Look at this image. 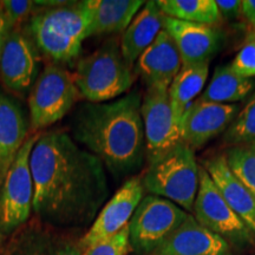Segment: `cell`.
Here are the masks:
<instances>
[{
	"instance_id": "obj_1",
	"label": "cell",
	"mask_w": 255,
	"mask_h": 255,
	"mask_svg": "<svg viewBox=\"0 0 255 255\" xmlns=\"http://www.w3.org/2000/svg\"><path fill=\"white\" fill-rule=\"evenodd\" d=\"M33 213L59 229L95 221L110 194L105 167L63 129L41 131L32 149Z\"/></svg>"
},
{
	"instance_id": "obj_2",
	"label": "cell",
	"mask_w": 255,
	"mask_h": 255,
	"mask_svg": "<svg viewBox=\"0 0 255 255\" xmlns=\"http://www.w3.org/2000/svg\"><path fill=\"white\" fill-rule=\"evenodd\" d=\"M142 98L135 90L105 103L84 102L70 120L73 141L101 159L116 180L136 176L146 161Z\"/></svg>"
},
{
	"instance_id": "obj_3",
	"label": "cell",
	"mask_w": 255,
	"mask_h": 255,
	"mask_svg": "<svg viewBox=\"0 0 255 255\" xmlns=\"http://www.w3.org/2000/svg\"><path fill=\"white\" fill-rule=\"evenodd\" d=\"M91 23V0L58 1L32 15L21 27L43 58L65 66L81 55Z\"/></svg>"
},
{
	"instance_id": "obj_4",
	"label": "cell",
	"mask_w": 255,
	"mask_h": 255,
	"mask_svg": "<svg viewBox=\"0 0 255 255\" xmlns=\"http://www.w3.org/2000/svg\"><path fill=\"white\" fill-rule=\"evenodd\" d=\"M82 100L89 103H105L122 97L131 89L135 73L124 60L116 39L77 62L73 72Z\"/></svg>"
},
{
	"instance_id": "obj_5",
	"label": "cell",
	"mask_w": 255,
	"mask_h": 255,
	"mask_svg": "<svg viewBox=\"0 0 255 255\" xmlns=\"http://www.w3.org/2000/svg\"><path fill=\"white\" fill-rule=\"evenodd\" d=\"M145 193L169 200L193 213L200 183V165L194 150L181 143L173 151L149 165L142 176Z\"/></svg>"
},
{
	"instance_id": "obj_6",
	"label": "cell",
	"mask_w": 255,
	"mask_h": 255,
	"mask_svg": "<svg viewBox=\"0 0 255 255\" xmlns=\"http://www.w3.org/2000/svg\"><path fill=\"white\" fill-rule=\"evenodd\" d=\"M73 73L47 63L27 96L30 130L33 133L59 122L81 100Z\"/></svg>"
},
{
	"instance_id": "obj_7",
	"label": "cell",
	"mask_w": 255,
	"mask_h": 255,
	"mask_svg": "<svg viewBox=\"0 0 255 255\" xmlns=\"http://www.w3.org/2000/svg\"><path fill=\"white\" fill-rule=\"evenodd\" d=\"M40 132L27 137L0 187V239H8L23 228L33 210V178L30 157Z\"/></svg>"
},
{
	"instance_id": "obj_8",
	"label": "cell",
	"mask_w": 255,
	"mask_h": 255,
	"mask_svg": "<svg viewBox=\"0 0 255 255\" xmlns=\"http://www.w3.org/2000/svg\"><path fill=\"white\" fill-rule=\"evenodd\" d=\"M189 213L155 195L143 197L129 222V240L136 255H149L180 228Z\"/></svg>"
},
{
	"instance_id": "obj_9",
	"label": "cell",
	"mask_w": 255,
	"mask_h": 255,
	"mask_svg": "<svg viewBox=\"0 0 255 255\" xmlns=\"http://www.w3.org/2000/svg\"><path fill=\"white\" fill-rule=\"evenodd\" d=\"M193 213L201 226L223 239L231 247L247 250L254 246L253 233L227 205L202 165Z\"/></svg>"
},
{
	"instance_id": "obj_10",
	"label": "cell",
	"mask_w": 255,
	"mask_h": 255,
	"mask_svg": "<svg viewBox=\"0 0 255 255\" xmlns=\"http://www.w3.org/2000/svg\"><path fill=\"white\" fill-rule=\"evenodd\" d=\"M141 114L149 167L165 157L183 141L181 127L171 110L168 90L146 89L142 98Z\"/></svg>"
},
{
	"instance_id": "obj_11",
	"label": "cell",
	"mask_w": 255,
	"mask_h": 255,
	"mask_svg": "<svg viewBox=\"0 0 255 255\" xmlns=\"http://www.w3.org/2000/svg\"><path fill=\"white\" fill-rule=\"evenodd\" d=\"M41 56L23 27H13L0 57V81L6 91L25 97L41 72Z\"/></svg>"
},
{
	"instance_id": "obj_12",
	"label": "cell",
	"mask_w": 255,
	"mask_h": 255,
	"mask_svg": "<svg viewBox=\"0 0 255 255\" xmlns=\"http://www.w3.org/2000/svg\"><path fill=\"white\" fill-rule=\"evenodd\" d=\"M144 194L142 176L136 175L127 178L120 189L101 209L88 232L83 234L81 240L83 251H87L97 242L114 237L129 225Z\"/></svg>"
},
{
	"instance_id": "obj_13",
	"label": "cell",
	"mask_w": 255,
	"mask_h": 255,
	"mask_svg": "<svg viewBox=\"0 0 255 255\" xmlns=\"http://www.w3.org/2000/svg\"><path fill=\"white\" fill-rule=\"evenodd\" d=\"M78 229H59L33 221L13 235L9 255H83Z\"/></svg>"
},
{
	"instance_id": "obj_14",
	"label": "cell",
	"mask_w": 255,
	"mask_h": 255,
	"mask_svg": "<svg viewBox=\"0 0 255 255\" xmlns=\"http://www.w3.org/2000/svg\"><path fill=\"white\" fill-rule=\"evenodd\" d=\"M239 113L237 104L194 101L181 120L182 141L193 150L225 132Z\"/></svg>"
},
{
	"instance_id": "obj_15",
	"label": "cell",
	"mask_w": 255,
	"mask_h": 255,
	"mask_svg": "<svg viewBox=\"0 0 255 255\" xmlns=\"http://www.w3.org/2000/svg\"><path fill=\"white\" fill-rule=\"evenodd\" d=\"M163 30L176 44L182 65L209 63L223 44V34L214 25L178 20L164 15Z\"/></svg>"
},
{
	"instance_id": "obj_16",
	"label": "cell",
	"mask_w": 255,
	"mask_h": 255,
	"mask_svg": "<svg viewBox=\"0 0 255 255\" xmlns=\"http://www.w3.org/2000/svg\"><path fill=\"white\" fill-rule=\"evenodd\" d=\"M30 120L17 96L0 88V187L30 136Z\"/></svg>"
},
{
	"instance_id": "obj_17",
	"label": "cell",
	"mask_w": 255,
	"mask_h": 255,
	"mask_svg": "<svg viewBox=\"0 0 255 255\" xmlns=\"http://www.w3.org/2000/svg\"><path fill=\"white\" fill-rule=\"evenodd\" d=\"M182 68L178 49L167 31L162 30L154 43L146 49L133 65V73L142 79L146 89L168 90Z\"/></svg>"
},
{
	"instance_id": "obj_18",
	"label": "cell",
	"mask_w": 255,
	"mask_h": 255,
	"mask_svg": "<svg viewBox=\"0 0 255 255\" xmlns=\"http://www.w3.org/2000/svg\"><path fill=\"white\" fill-rule=\"evenodd\" d=\"M149 255H232V247L193 215Z\"/></svg>"
},
{
	"instance_id": "obj_19",
	"label": "cell",
	"mask_w": 255,
	"mask_h": 255,
	"mask_svg": "<svg viewBox=\"0 0 255 255\" xmlns=\"http://www.w3.org/2000/svg\"><path fill=\"white\" fill-rule=\"evenodd\" d=\"M202 167L209 174L227 205L255 237V196L233 173L225 155H216L206 159Z\"/></svg>"
},
{
	"instance_id": "obj_20",
	"label": "cell",
	"mask_w": 255,
	"mask_h": 255,
	"mask_svg": "<svg viewBox=\"0 0 255 255\" xmlns=\"http://www.w3.org/2000/svg\"><path fill=\"white\" fill-rule=\"evenodd\" d=\"M163 17L156 1H145L131 24L123 32L120 44L121 52L131 68L163 30Z\"/></svg>"
},
{
	"instance_id": "obj_21",
	"label": "cell",
	"mask_w": 255,
	"mask_h": 255,
	"mask_svg": "<svg viewBox=\"0 0 255 255\" xmlns=\"http://www.w3.org/2000/svg\"><path fill=\"white\" fill-rule=\"evenodd\" d=\"M145 1L142 0H91V36L124 32Z\"/></svg>"
},
{
	"instance_id": "obj_22",
	"label": "cell",
	"mask_w": 255,
	"mask_h": 255,
	"mask_svg": "<svg viewBox=\"0 0 255 255\" xmlns=\"http://www.w3.org/2000/svg\"><path fill=\"white\" fill-rule=\"evenodd\" d=\"M209 73V63L182 65L168 89L169 101L175 120L181 123L183 114L202 92Z\"/></svg>"
},
{
	"instance_id": "obj_23",
	"label": "cell",
	"mask_w": 255,
	"mask_h": 255,
	"mask_svg": "<svg viewBox=\"0 0 255 255\" xmlns=\"http://www.w3.org/2000/svg\"><path fill=\"white\" fill-rule=\"evenodd\" d=\"M255 81L245 78L235 73L228 65H221L215 69L208 87L199 97L202 102L218 104H234L246 98L253 91Z\"/></svg>"
},
{
	"instance_id": "obj_24",
	"label": "cell",
	"mask_w": 255,
	"mask_h": 255,
	"mask_svg": "<svg viewBox=\"0 0 255 255\" xmlns=\"http://www.w3.org/2000/svg\"><path fill=\"white\" fill-rule=\"evenodd\" d=\"M156 4L164 15L178 20L214 26L222 21L215 0H157Z\"/></svg>"
},
{
	"instance_id": "obj_25",
	"label": "cell",
	"mask_w": 255,
	"mask_h": 255,
	"mask_svg": "<svg viewBox=\"0 0 255 255\" xmlns=\"http://www.w3.org/2000/svg\"><path fill=\"white\" fill-rule=\"evenodd\" d=\"M223 142L231 146L255 143V91L223 132Z\"/></svg>"
},
{
	"instance_id": "obj_26",
	"label": "cell",
	"mask_w": 255,
	"mask_h": 255,
	"mask_svg": "<svg viewBox=\"0 0 255 255\" xmlns=\"http://www.w3.org/2000/svg\"><path fill=\"white\" fill-rule=\"evenodd\" d=\"M225 157L233 173L255 196V143L229 146Z\"/></svg>"
},
{
	"instance_id": "obj_27",
	"label": "cell",
	"mask_w": 255,
	"mask_h": 255,
	"mask_svg": "<svg viewBox=\"0 0 255 255\" xmlns=\"http://www.w3.org/2000/svg\"><path fill=\"white\" fill-rule=\"evenodd\" d=\"M58 1H31V0H4L0 1L2 11L13 27L21 26L32 15Z\"/></svg>"
},
{
	"instance_id": "obj_28",
	"label": "cell",
	"mask_w": 255,
	"mask_h": 255,
	"mask_svg": "<svg viewBox=\"0 0 255 255\" xmlns=\"http://www.w3.org/2000/svg\"><path fill=\"white\" fill-rule=\"evenodd\" d=\"M129 240V225L126 226L114 237L97 242L84 251L83 255H128L131 253Z\"/></svg>"
},
{
	"instance_id": "obj_29",
	"label": "cell",
	"mask_w": 255,
	"mask_h": 255,
	"mask_svg": "<svg viewBox=\"0 0 255 255\" xmlns=\"http://www.w3.org/2000/svg\"><path fill=\"white\" fill-rule=\"evenodd\" d=\"M237 75L245 78L255 77V37L248 34L246 41L229 64Z\"/></svg>"
},
{
	"instance_id": "obj_30",
	"label": "cell",
	"mask_w": 255,
	"mask_h": 255,
	"mask_svg": "<svg viewBox=\"0 0 255 255\" xmlns=\"http://www.w3.org/2000/svg\"><path fill=\"white\" fill-rule=\"evenodd\" d=\"M220 15L225 20H235L241 15L240 0H215Z\"/></svg>"
},
{
	"instance_id": "obj_31",
	"label": "cell",
	"mask_w": 255,
	"mask_h": 255,
	"mask_svg": "<svg viewBox=\"0 0 255 255\" xmlns=\"http://www.w3.org/2000/svg\"><path fill=\"white\" fill-rule=\"evenodd\" d=\"M12 28H13V26L9 23L8 19L6 18L4 11H2L1 5H0V57H1L2 49H4L6 39H7Z\"/></svg>"
},
{
	"instance_id": "obj_32",
	"label": "cell",
	"mask_w": 255,
	"mask_h": 255,
	"mask_svg": "<svg viewBox=\"0 0 255 255\" xmlns=\"http://www.w3.org/2000/svg\"><path fill=\"white\" fill-rule=\"evenodd\" d=\"M241 15H244L248 23L255 27V0H242Z\"/></svg>"
},
{
	"instance_id": "obj_33",
	"label": "cell",
	"mask_w": 255,
	"mask_h": 255,
	"mask_svg": "<svg viewBox=\"0 0 255 255\" xmlns=\"http://www.w3.org/2000/svg\"><path fill=\"white\" fill-rule=\"evenodd\" d=\"M250 33H251L253 37H255V27H253V30H252V31L250 32Z\"/></svg>"
},
{
	"instance_id": "obj_34",
	"label": "cell",
	"mask_w": 255,
	"mask_h": 255,
	"mask_svg": "<svg viewBox=\"0 0 255 255\" xmlns=\"http://www.w3.org/2000/svg\"><path fill=\"white\" fill-rule=\"evenodd\" d=\"M0 255H2V254H1V253H0Z\"/></svg>"
}]
</instances>
